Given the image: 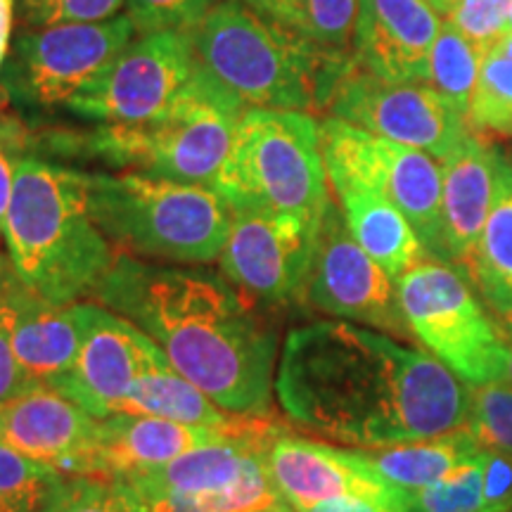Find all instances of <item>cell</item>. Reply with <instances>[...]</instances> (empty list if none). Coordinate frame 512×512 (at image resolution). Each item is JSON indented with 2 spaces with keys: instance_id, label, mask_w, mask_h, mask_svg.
<instances>
[{
  "instance_id": "10",
  "label": "cell",
  "mask_w": 512,
  "mask_h": 512,
  "mask_svg": "<svg viewBox=\"0 0 512 512\" xmlns=\"http://www.w3.org/2000/svg\"><path fill=\"white\" fill-rule=\"evenodd\" d=\"M136 34L128 15L22 31L8 69L10 88L29 105H67L131 46Z\"/></svg>"
},
{
  "instance_id": "36",
  "label": "cell",
  "mask_w": 512,
  "mask_h": 512,
  "mask_svg": "<svg viewBox=\"0 0 512 512\" xmlns=\"http://www.w3.org/2000/svg\"><path fill=\"white\" fill-rule=\"evenodd\" d=\"M15 287L12 283L8 292L0 297V403L10 401L12 396L31 387L29 377L24 375L15 354V323H17V302Z\"/></svg>"
},
{
  "instance_id": "19",
  "label": "cell",
  "mask_w": 512,
  "mask_h": 512,
  "mask_svg": "<svg viewBox=\"0 0 512 512\" xmlns=\"http://www.w3.org/2000/svg\"><path fill=\"white\" fill-rule=\"evenodd\" d=\"M98 420L48 384H31L0 403V441L38 463L81 475Z\"/></svg>"
},
{
  "instance_id": "9",
  "label": "cell",
  "mask_w": 512,
  "mask_h": 512,
  "mask_svg": "<svg viewBox=\"0 0 512 512\" xmlns=\"http://www.w3.org/2000/svg\"><path fill=\"white\" fill-rule=\"evenodd\" d=\"M320 147L332 192L368 188L406 216L425 252L448 261L444 242V178L441 162L415 147L373 136L342 119L320 124Z\"/></svg>"
},
{
  "instance_id": "22",
  "label": "cell",
  "mask_w": 512,
  "mask_h": 512,
  "mask_svg": "<svg viewBox=\"0 0 512 512\" xmlns=\"http://www.w3.org/2000/svg\"><path fill=\"white\" fill-rule=\"evenodd\" d=\"M275 31L344 74L354 53L358 0H240Z\"/></svg>"
},
{
  "instance_id": "14",
  "label": "cell",
  "mask_w": 512,
  "mask_h": 512,
  "mask_svg": "<svg viewBox=\"0 0 512 512\" xmlns=\"http://www.w3.org/2000/svg\"><path fill=\"white\" fill-rule=\"evenodd\" d=\"M320 223L273 211H233L221 271L252 302L304 304Z\"/></svg>"
},
{
  "instance_id": "12",
  "label": "cell",
  "mask_w": 512,
  "mask_h": 512,
  "mask_svg": "<svg viewBox=\"0 0 512 512\" xmlns=\"http://www.w3.org/2000/svg\"><path fill=\"white\" fill-rule=\"evenodd\" d=\"M195 76L197 62L188 31H155L133 41L67 107L107 126L140 124L174 105Z\"/></svg>"
},
{
  "instance_id": "25",
  "label": "cell",
  "mask_w": 512,
  "mask_h": 512,
  "mask_svg": "<svg viewBox=\"0 0 512 512\" xmlns=\"http://www.w3.org/2000/svg\"><path fill=\"white\" fill-rule=\"evenodd\" d=\"M356 451L392 484L401 489H422L448 477L458 467L472 463L484 451V446L463 427L444 437L413 441V444L356 448Z\"/></svg>"
},
{
  "instance_id": "39",
  "label": "cell",
  "mask_w": 512,
  "mask_h": 512,
  "mask_svg": "<svg viewBox=\"0 0 512 512\" xmlns=\"http://www.w3.org/2000/svg\"><path fill=\"white\" fill-rule=\"evenodd\" d=\"M297 512H394L387 505L366 501V498H330V501H320L316 505H309V508H302Z\"/></svg>"
},
{
  "instance_id": "42",
  "label": "cell",
  "mask_w": 512,
  "mask_h": 512,
  "mask_svg": "<svg viewBox=\"0 0 512 512\" xmlns=\"http://www.w3.org/2000/svg\"><path fill=\"white\" fill-rule=\"evenodd\" d=\"M425 3L430 5V8L437 12L439 17H448V15H451V10L456 8L458 0H425Z\"/></svg>"
},
{
  "instance_id": "13",
  "label": "cell",
  "mask_w": 512,
  "mask_h": 512,
  "mask_svg": "<svg viewBox=\"0 0 512 512\" xmlns=\"http://www.w3.org/2000/svg\"><path fill=\"white\" fill-rule=\"evenodd\" d=\"M325 110L373 136L415 147L444 159L463 143L470 126L427 83H389L358 69H344L332 88Z\"/></svg>"
},
{
  "instance_id": "4",
  "label": "cell",
  "mask_w": 512,
  "mask_h": 512,
  "mask_svg": "<svg viewBox=\"0 0 512 512\" xmlns=\"http://www.w3.org/2000/svg\"><path fill=\"white\" fill-rule=\"evenodd\" d=\"M188 36L197 69L245 112L325 107L342 76L240 0H221Z\"/></svg>"
},
{
  "instance_id": "32",
  "label": "cell",
  "mask_w": 512,
  "mask_h": 512,
  "mask_svg": "<svg viewBox=\"0 0 512 512\" xmlns=\"http://www.w3.org/2000/svg\"><path fill=\"white\" fill-rule=\"evenodd\" d=\"M467 430L484 448L512 453V384H477L470 394Z\"/></svg>"
},
{
  "instance_id": "24",
  "label": "cell",
  "mask_w": 512,
  "mask_h": 512,
  "mask_svg": "<svg viewBox=\"0 0 512 512\" xmlns=\"http://www.w3.org/2000/svg\"><path fill=\"white\" fill-rule=\"evenodd\" d=\"M335 197L354 240L394 280L427 259L411 223L380 192L347 188L335 192Z\"/></svg>"
},
{
  "instance_id": "46",
  "label": "cell",
  "mask_w": 512,
  "mask_h": 512,
  "mask_svg": "<svg viewBox=\"0 0 512 512\" xmlns=\"http://www.w3.org/2000/svg\"><path fill=\"white\" fill-rule=\"evenodd\" d=\"M508 31H512V5H510V17H508Z\"/></svg>"
},
{
  "instance_id": "33",
  "label": "cell",
  "mask_w": 512,
  "mask_h": 512,
  "mask_svg": "<svg viewBox=\"0 0 512 512\" xmlns=\"http://www.w3.org/2000/svg\"><path fill=\"white\" fill-rule=\"evenodd\" d=\"M512 0H458L446 22H451L479 53H491L508 34Z\"/></svg>"
},
{
  "instance_id": "6",
  "label": "cell",
  "mask_w": 512,
  "mask_h": 512,
  "mask_svg": "<svg viewBox=\"0 0 512 512\" xmlns=\"http://www.w3.org/2000/svg\"><path fill=\"white\" fill-rule=\"evenodd\" d=\"M214 190L233 211H273L320 223L335 200L320 124L309 112L249 110Z\"/></svg>"
},
{
  "instance_id": "26",
  "label": "cell",
  "mask_w": 512,
  "mask_h": 512,
  "mask_svg": "<svg viewBox=\"0 0 512 512\" xmlns=\"http://www.w3.org/2000/svg\"><path fill=\"white\" fill-rule=\"evenodd\" d=\"M463 271L496 316L512 311V174L505 171L470 259Z\"/></svg>"
},
{
  "instance_id": "16",
  "label": "cell",
  "mask_w": 512,
  "mask_h": 512,
  "mask_svg": "<svg viewBox=\"0 0 512 512\" xmlns=\"http://www.w3.org/2000/svg\"><path fill=\"white\" fill-rule=\"evenodd\" d=\"M159 347L138 325L100 304L86 302V328L74 366L50 384L93 418L121 413Z\"/></svg>"
},
{
  "instance_id": "7",
  "label": "cell",
  "mask_w": 512,
  "mask_h": 512,
  "mask_svg": "<svg viewBox=\"0 0 512 512\" xmlns=\"http://www.w3.org/2000/svg\"><path fill=\"white\" fill-rule=\"evenodd\" d=\"M245 114L197 69L162 114L140 124H102L86 140V150L119 169L214 188Z\"/></svg>"
},
{
  "instance_id": "38",
  "label": "cell",
  "mask_w": 512,
  "mask_h": 512,
  "mask_svg": "<svg viewBox=\"0 0 512 512\" xmlns=\"http://www.w3.org/2000/svg\"><path fill=\"white\" fill-rule=\"evenodd\" d=\"M484 508L482 512H512V453L484 448Z\"/></svg>"
},
{
  "instance_id": "27",
  "label": "cell",
  "mask_w": 512,
  "mask_h": 512,
  "mask_svg": "<svg viewBox=\"0 0 512 512\" xmlns=\"http://www.w3.org/2000/svg\"><path fill=\"white\" fill-rule=\"evenodd\" d=\"M482 60L484 53H479L451 22L441 24V31L430 53L427 86L434 88L465 119L479 79V69H482Z\"/></svg>"
},
{
  "instance_id": "21",
  "label": "cell",
  "mask_w": 512,
  "mask_h": 512,
  "mask_svg": "<svg viewBox=\"0 0 512 512\" xmlns=\"http://www.w3.org/2000/svg\"><path fill=\"white\" fill-rule=\"evenodd\" d=\"M15 354L31 384H53L74 366L86 328V302L53 304L17 280Z\"/></svg>"
},
{
  "instance_id": "3",
  "label": "cell",
  "mask_w": 512,
  "mask_h": 512,
  "mask_svg": "<svg viewBox=\"0 0 512 512\" xmlns=\"http://www.w3.org/2000/svg\"><path fill=\"white\" fill-rule=\"evenodd\" d=\"M3 235L19 283L53 304L95 297L117 261L91 216L88 174L36 157L17 166Z\"/></svg>"
},
{
  "instance_id": "45",
  "label": "cell",
  "mask_w": 512,
  "mask_h": 512,
  "mask_svg": "<svg viewBox=\"0 0 512 512\" xmlns=\"http://www.w3.org/2000/svg\"><path fill=\"white\" fill-rule=\"evenodd\" d=\"M505 337H508V332H505ZM505 377H508L512 384V342H510V337H508V366H505Z\"/></svg>"
},
{
  "instance_id": "40",
  "label": "cell",
  "mask_w": 512,
  "mask_h": 512,
  "mask_svg": "<svg viewBox=\"0 0 512 512\" xmlns=\"http://www.w3.org/2000/svg\"><path fill=\"white\" fill-rule=\"evenodd\" d=\"M15 8L17 0H0V67H3L5 57L10 50L12 24H15Z\"/></svg>"
},
{
  "instance_id": "47",
  "label": "cell",
  "mask_w": 512,
  "mask_h": 512,
  "mask_svg": "<svg viewBox=\"0 0 512 512\" xmlns=\"http://www.w3.org/2000/svg\"><path fill=\"white\" fill-rule=\"evenodd\" d=\"M508 166H510V174H512V155H510V159H508Z\"/></svg>"
},
{
  "instance_id": "20",
  "label": "cell",
  "mask_w": 512,
  "mask_h": 512,
  "mask_svg": "<svg viewBox=\"0 0 512 512\" xmlns=\"http://www.w3.org/2000/svg\"><path fill=\"white\" fill-rule=\"evenodd\" d=\"M508 159L475 131L441 159L444 178V242L451 264L465 266L494 207Z\"/></svg>"
},
{
  "instance_id": "29",
  "label": "cell",
  "mask_w": 512,
  "mask_h": 512,
  "mask_svg": "<svg viewBox=\"0 0 512 512\" xmlns=\"http://www.w3.org/2000/svg\"><path fill=\"white\" fill-rule=\"evenodd\" d=\"M64 475L0 441V512H38Z\"/></svg>"
},
{
  "instance_id": "8",
  "label": "cell",
  "mask_w": 512,
  "mask_h": 512,
  "mask_svg": "<svg viewBox=\"0 0 512 512\" xmlns=\"http://www.w3.org/2000/svg\"><path fill=\"white\" fill-rule=\"evenodd\" d=\"M401 309L432 356L472 387L498 382L508 366V337L491 320L460 266L425 259L396 280Z\"/></svg>"
},
{
  "instance_id": "43",
  "label": "cell",
  "mask_w": 512,
  "mask_h": 512,
  "mask_svg": "<svg viewBox=\"0 0 512 512\" xmlns=\"http://www.w3.org/2000/svg\"><path fill=\"white\" fill-rule=\"evenodd\" d=\"M498 50H501V53L512 62V31H508V34H505V38L501 41V46H498Z\"/></svg>"
},
{
  "instance_id": "31",
  "label": "cell",
  "mask_w": 512,
  "mask_h": 512,
  "mask_svg": "<svg viewBox=\"0 0 512 512\" xmlns=\"http://www.w3.org/2000/svg\"><path fill=\"white\" fill-rule=\"evenodd\" d=\"M38 512H136V508L112 479L64 475Z\"/></svg>"
},
{
  "instance_id": "18",
  "label": "cell",
  "mask_w": 512,
  "mask_h": 512,
  "mask_svg": "<svg viewBox=\"0 0 512 512\" xmlns=\"http://www.w3.org/2000/svg\"><path fill=\"white\" fill-rule=\"evenodd\" d=\"M271 422L275 420L266 418L254 430L238 434L155 418V415L114 413L98 420L91 456L83 465L81 475L119 479L133 475V472L171 463V460L181 458L195 448L249 437V434L266 430Z\"/></svg>"
},
{
  "instance_id": "11",
  "label": "cell",
  "mask_w": 512,
  "mask_h": 512,
  "mask_svg": "<svg viewBox=\"0 0 512 512\" xmlns=\"http://www.w3.org/2000/svg\"><path fill=\"white\" fill-rule=\"evenodd\" d=\"M304 304L332 318L387 332L403 342L415 339L403 316L396 280L363 252L335 200L320 219Z\"/></svg>"
},
{
  "instance_id": "2",
  "label": "cell",
  "mask_w": 512,
  "mask_h": 512,
  "mask_svg": "<svg viewBox=\"0 0 512 512\" xmlns=\"http://www.w3.org/2000/svg\"><path fill=\"white\" fill-rule=\"evenodd\" d=\"M95 302L138 325L185 380L242 418H271L278 337L226 275L117 252Z\"/></svg>"
},
{
  "instance_id": "23",
  "label": "cell",
  "mask_w": 512,
  "mask_h": 512,
  "mask_svg": "<svg viewBox=\"0 0 512 512\" xmlns=\"http://www.w3.org/2000/svg\"><path fill=\"white\" fill-rule=\"evenodd\" d=\"M121 413L133 415H155L188 425H202L223 432H249L266 418H242V415L226 413L216 406L202 389L185 380L178 370L166 361L164 351L157 349L136 387L131 389L128 399L121 406Z\"/></svg>"
},
{
  "instance_id": "44",
  "label": "cell",
  "mask_w": 512,
  "mask_h": 512,
  "mask_svg": "<svg viewBox=\"0 0 512 512\" xmlns=\"http://www.w3.org/2000/svg\"><path fill=\"white\" fill-rule=\"evenodd\" d=\"M498 325H501L505 332H512V311L501 313V316H498Z\"/></svg>"
},
{
  "instance_id": "41",
  "label": "cell",
  "mask_w": 512,
  "mask_h": 512,
  "mask_svg": "<svg viewBox=\"0 0 512 512\" xmlns=\"http://www.w3.org/2000/svg\"><path fill=\"white\" fill-rule=\"evenodd\" d=\"M15 280H17V275H15V268H12V264H10V256H5L3 252H0V297L10 290Z\"/></svg>"
},
{
  "instance_id": "30",
  "label": "cell",
  "mask_w": 512,
  "mask_h": 512,
  "mask_svg": "<svg viewBox=\"0 0 512 512\" xmlns=\"http://www.w3.org/2000/svg\"><path fill=\"white\" fill-rule=\"evenodd\" d=\"M484 470L482 453L451 475L422 489H408L403 512H482Z\"/></svg>"
},
{
  "instance_id": "35",
  "label": "cell",
  "mask_w": 512,
  "mask_h": 512,
  "mask_svg": "<svg viewBox=\"0 0 512 512\" xmlns=\"http://www.w3.org/2000/svg\"><path fill=\"white\" fill-rule=\"evenodd\" d=\"M221 0H126L128 17L136 22L140 34L195 27Z\"/></svg>"
},
{
  "instance_id": "15",
  "label": "cell",
  "mask_w": 512,
  "mask_h": 512,
  "mask_svg": "<svg viewBox=\"0 0 512 512\" xmlns=\"http://www.w3.org/2000/svg\"><path fill=\"white\" fill-rule=\"evenodd\" d=\"M266 467L294 510L344 496L366 498L394 512L406 510L408 489L384 479L356 448L320 444L280 427L266 446Z\"/></svg>"
},
{
  "instance_id": "5",
  "label": "cell",
  "mask_w": 512,
  "mask_h": 512,
  "mask_svg": "<svg viewBox=\"0 0 512 512\" xmlns=\"http://www.w3.org/2000/svg\"><path fill=\"white\" fill-rule=\"evenodd\" d=\"M88 207L107 240L171 264L219 261L233 221L214 188L147 174H88Z\"/></svg>"
},
{
  "instance_id": "17",
  "label": "cell",
  "mask_w": 512,
  "mask_h": 512,
  "mask_svg": "<svg viewBox=\"0 0 512 512\" xmlns=\"http://www.w3.org/2000/svg\"><path fill=\"white\" fill-rule=\"evenodd\" d=\"M441 24L425 0H358L351 62L389 83H427Z\"/></svg>"
},
{
  "instance_id": "28",
  "label": "cell",
  "mask_w": 512,
  "mask_h": 512,
  "mask_svg": "<svg viewBox=\"0 0 512 512\" xmlns=\"http://www.w3.org/2000/svg\"><path fill=\"white\" fill-rule=\"evenodd\" d=\"M467 126L482 138L512 140V62L498 48L482 60Z\"/></svg>"
},
{
  "instance_id": "34",
  "label": "cell",
  "mask_w": 512,
  "mask_h": 512,
  "mask_svg": "<svg viewBox=\"0 0 512 512\" xmlns=\"http://www.w3.org/2000/svg\"><path fill=\"white\" fill-rule=\"evenodd\" d=\"M126 0H17L19 17L29 27L55 24H91L119 15Z\"/></svg>"
},
{
  "instance_id": "1",
  "label": "cell",
  "mask_w": 512,
  "mask_h": 512,
  "mask_svg": "<svg viewBox=\"0 0 512 512\" xmlns=\"http://www.w3.org/2000/svg\"><path fill=\"white\" fill-rule=\"evenodd\" d=\"M344 320L287 332L275 399L287 422L347 448L413 444L467 427L470 394L430 351Z\"/></svg>"
},
{
  "instance_id": "37",
  "label": "cell",
  "mask_w": 512,
  "mask_h": 512,
  "mask_svg": "<svg viewBox=\"0 0 512 512\" xmlns=\"http://www.w3.org/2000/svg\"><path fill=\"white\" fill-rule=\"evenodd\" d=\"M24 145H27V131L15 121L0 119V235L5 233V219H8Z\"/></svg>"
}]
</instances>
